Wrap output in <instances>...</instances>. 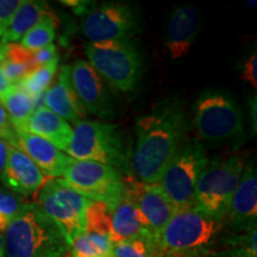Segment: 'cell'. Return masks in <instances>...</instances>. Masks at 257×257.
<instances>
[{
    "mask_svg": "<svg viewBox=\"0 0 257 257\" xmlns=\"http://www.w3.org/2000/svg\"><path fill=\"white\" fill-rule=\"evenodd\" d=\"M137 27L134 9L123 3H104L83 18L81 30L91 43L128 40Z\"/></svg>",
    "mask_w": 257,
    "mask_h": 257,
    "instance_id": "11",
    "label": "cell"
},
{
    "mask_svg": "<svg viewBox=\"0 0 257 257\" xmlns=\"http://www.w3.org/2000/svg\"><path fill=\"white\" fill-rule=\"evenodd\" d=\"M86 237L105 257H113L114 244L111 238V210L107 204L92 201L85 216Z\"/></svg>",
    "mask_w": 257,
    "mask_h": 257,
    "instance_id": "22",
    "label": "cell"
},
{
    "mask_svg": "<svg viewBox=\"0 0 257 257\" xmlns=\"http://www.w3.org/2000/svg\"><path fill=\"white\" fill-rule=\"evenodd\" d=\"M140 236L154 237L148 229L146 220L138 211L136 205L124 194L119 202L111 211L112 242L117 244Z\"/></svg>",
    "mask_w": 257,
    "mask_h": 257,
    "instance_id": "20",
    "label": "cell"
},
{
    "mask_svg": "<svg viewBox=\"0 0 257 257\" xmlns=\"http://www.w3.org/2000/svg\"><path fill=\"white\" fill-rule=\"evenodd\" d=\"M225 220L236 232H246L256 227L257 174L253 163L244 167Z\"/></svg>",
    "mask_w": 257,
    "mask_h": 257,
    "instance_id": "15",
    "label": "cell"
},
{
    "mask_svg": "<svg viewBox=\"0 0 257 257\" xmlns=\"http://www.w3.org/2000/svg\"><path fill=\"white\" fill-rule=\"evenodd\" d=\"M4 46H5V44H4ZM3 59H4V48L0 50V96L4 94V93L8 92L12 86L11 83H10L8 80H6V78L4 76V73H3V69H2Z\"/></svg>",
    "mask_w": 257,
    "mask_h": 257,
    "instance_id": "36",
    "label": "cell"
},
{
    "mask_svg": "<svg viewBox=\"0 0 257 257\" xmlns=\"http://www.w3.org/2000/svg\"><path fill=\"white\" fill-rule=\"evenodd\" d=\"M257 54L256 51H253L251 55L249 56V59L244 62L243 66V73L240 75V79L244 81H248L253 88H257Z\"/></svg>",
    "mask_w": 257,
    "mask_h": 257,
    "instance_id": "34",
    "label": "cell"
},
{
    "mask_svg": "<svg viewBox=\"0 0 257 257\" xmlns=\"http://www.w3.org/2000/svg\"><path fill=\"white\" fill-rule=\"evenodd\" d=\"M67 155L78 161H91L117 169L128 175V157L124 140L115 125L96 120L74 124L73 137Z\"/></svg>",
    "mask_w": 257,
    "mask_h": 257,
    "instance_id": "4",
    "label": "cell"
},
{
    "mask_svg": "<svg viewBox=\"0 0 257 257\" xmlns=\"http://www.w3.org/2000/svg\"><path fill=\"white\" fill-rule=\"evenodd\" d=\"M4 56L5 59L15 61V62L24 63L35 68L34 55L32 51H29L21 46L19 43H9L4 46Z\"/></svg>",
    "mask_w": 257,
    "mask_h": 257,
    "instance_id": "30",
    "label": "cell"
},
{
    "mask_svg": "<svg viewBox=\"0 0 257 257\" xmlns=\"http://www.w3.org/2000/svg\"><path fill=\"white\" fill-rule=\"evenodd\" d=\"M223 224L195 207L176 211L157 237L160 255L204 257L216 242Z\"/></svg>",
    "mask_w": 257,
    "mask_h": 257,
    "instance_id": "3",
    "label": "cell"
},
{
    "mask_svg": "<svg viewBox=\"0 0 257 257\" xmlns=\"http://www.w3.org/2000/svg\"><path fill=\"white\" fill-rule=\"evenodd\" d=\"M3 48H4V44H3V43H2V42H0V50H2V49H3Z\"/></svg>",
    "mask_w": 257,
    "mask_h": 257,
    "instance_id": "40",
    "label": "cell"
},
{
    "mask_svg": "<svg viewBox=\"0 0 257 257\" xmlns=\"http://www.w3.org/2000/svg\"><path fill=\"white\" fill-rule=\"evenodd\" d=\"M24 205L23 197L5 187H0V232L6 230L10 221L17 216Z\"/></svg>",
    "mask_w": 257,
    "mask_h": 257,
    "instance_id": "27",
    "label": "cell"
},
{
    "mask_svg": "<svg viewBox=\"0 0 257 257\" xmlns=\"http://www.w3.org/2000/svg\"><path fill=\"white\" fill-rule=\"evenodd\" d=\"M243 169L244 162L239 156L207 163L195 186L194 207L224 223Z\"/></svg>",
    "mask_w": 257,
    "mask_h": 257,
    "instance_id": "5",
    "label": "cell"
},
{
    "mask_svg": "<svg viewBox=\"0 0 257 257\" xmlns=\"http://www.w3.org/2000/svg\"><path fill=\"white\" fill-rule=\"evenodd\" d=\"M207 163L204 146L194 141L182 143L167 166L157 186L162 189L176 211L194 207L195 186Z\"/></svg>",
    "mask_w": 257,
    "mask_h": 257,
    "instance_id": "7",
    "label": "cell"
},
{
    "mask_svg": "<svg viewBox=\"0 0 257 257\" xmlns=\"http://www.w3.org/2000/svg\"><path fill=\"white\" fill-rule=\"evenodd\" d=\"M23 0H0V38L8 27L10 19Z\"/></svg>",
    "mask_w": 257,
    "mask_h": 257,
    "instance_id": "31",
    "label": "cell"
},
{
    "mask_svg": "<svg viewBox=\"0 0 257 257\" xmlns=\"http://www.w3.org/2000/svg\"><path fill=\"white\" fill-rule=\"evenodd\" d=\"M213 257H234V256L231 255L229 251H224V252L216 253V255H213Z\"/></svg>",
    "mask_w": 257,
    "mask_h": 257,
    "instance_id": "39",
    "label": "cell"
},
{
    "mask_svg": "<svg viewBox=\"0 0 257 257\" xmlns=\"http://www.w3.org/2000/svg\"><path fill=\"white\" fill-rule=\"evenodd\" d=\"M36 204L55 223L69 245L85 231V216L92 200L61 178L48 179L37 193Z\"/></svg>",
    "mask_w": 257,
    "mask_h": 257,
    "instance_id": "8",
    "label": "cell"
},
{
    "mask_svg": "<svg viewBox=\"0 0 257 257\" xmlns=\"http://www.w3.org/2000/svg\"><path fill=\"white\" fill-rule=\"evenodd\" d=\"M57 67H59V60L43 64V66L35 67L28 74H25L17 85L21 86L32 99L37 98V96L44 94L47 89L50 87L54 76L57 72Z\"/></svg>",
    "mask_w": 257,
    "mask_h": 257,
    "instance_id": "24",
    "label": "cell"
},
{
    "mask_svg": "<svg viewBox=\"0 0 257 257\" xmlns=\"http://www.w3.org/2000/svg\"><path fill=\"white\" fill-rule=\"evenodd\" d=\"M10 143L0 138V179H2L3 173H4L6 161H8Z\"/></svg>",
    "mask_w": 257,
    "mask_h": 257,
    "instance_id": "35",
    "label": "cell"
},
{
    "mask_svg": "<svg viewBox=\"0 0 257 257\" xmlns=\"http://www.w3.org/2000/svg\"><path fill=\"white\" fill-rule=\"evenodd\" d=\"M72 85L86 112L99 118H111L113 108L99 74L88 62L78 60L70 67Z\"/></svg>",
    "mask_w": 257,
    "mask_h": 257,
    "instance_id": "13",
    "label": "cell"
},
{
    "mask_svg": "<svg viewBox=\"0 0 257 257\" xmlns=\"http://www.w3.org/2000/svg\"><path fill=\"white\" fill-rule=\"evenodd\" d=\"M57 23V18H44L22 37L19 44L32 53L50 46L55 40Z\"/></svg>",
    "mask_w": 257,
    "mask_h": 257,
    "instance_id": "25",
    "label": "cell"
},
{
    "mask_svg": "<svg viewBox=\"0 0 257 257\" xmlns=\"http://www.w3.org/2000/svg\"><path fill=\"white\" fill-rule=\"evenodd\" d=\"M0 138L16 146V128L12 125L8 112L0 105Z\"/></svg>",
    "mask_w": 257,
    "mask_h": 257,
    "instance_id": "32",
    "label": "cell"
},
{
    "mask_svg": "<svg viewBox=\"0 0 257 257\" xmlns=\"http://www.w3.org/2000/svg\"><path fill=\"white\" fill-rule=\"evenodd\" d=\"M249 111H250V119H251V125H252L253 134H256V131H257V117H256L257 106H256V95H253L252 98L249 100Z\"/></svg>",
    "mask_w": 257,
    "mask_h": 257,
    "instance_id": "37",
    "label": "cell"
},
{
    "mask_svg": "<svg viewBox=\"0 0 257 257\" xmlns=\"http://www.w3.org/2000/svg\"><path fill=\"white\" fill-rule=\"evenodd\" d=\"M157 240L150 236H140L114 244L113 257H159Z\"/></svg>",
    "mask_w": 257,
    "mask_h": 257,
    "instance_id": "26",
    "label": "cell"
},
{
    "mask_svg": "<svg viewBox=\"0 0 257 257\" xmlns=\"http://www.w3.org/2000/svg\"><path fill=\"white\" fill-rule=\"evenodd\" d=\"M48 17L56 18V16L47 3L23 0L10 19L0 42L3 44H9L21 41L30 29Z\"/></svg>",
    "mask_w": 257,
    "mask_h": 257,
    "instance_id": "21",
    "label": "cell"
},
{
    "mask_svg": "<svg viewBox=\"0 0 257 257\" xmlns=\"http://www.w3.org/2000/svg\"><path fill=\"white\" fill-rule=\"evenodd\" d=\"M0 257H4V234L0 233Z\"/></svg>",
    "mask_w": 257,
    "mask_h": 257,
    "instance_id": "38",
    "label": "cell"
},
{
    "mask_svg": "<svg viewBox=\"0 0 257 257\" xmlns=\"http://www.w3.org/2000/svg\"><path fill=\"white\" fill-rule=\"evenodd\" d=\"M22 131L49 141L61 152H67L73 137V127L68 121L62 119L46 106H40L34 111Z\"/></svg>",
    "mask_w": 257,
    "mask_h": 257,
    "instance_id": "19",
    "label": "cell"
},
{
    "mask_svg": "<svg viewBox=\"0 0 257 257\" xmlns=\"http://www.w3.org/2000/svg\"><path fill=\"white\" fill-rule=\"evenodd\" d=\"M70 187L92 201L107 204L112 211L124 195V175L117 169L70 157L63 172Z\"/></svg>",
    "mask_w": 257,
    "mask_h": 257,
    "instance_id": "10",
    "label": "cell"
},
{
    "mask_svg": "<svg viewBox=\"0 0 257 257\" xmlns=\"http://www.w3.org/2000/svg\"><path fill=\"white\" fill-rule=\"evenodd\" d=\"M69 253L72 257H105L85 233H81L73 240Z\"/></svg>",
    "mask_w": 257,
    "mask_h": 257,
    "instance_id": "28",
    "label": "cell"
},
{
    "mask_svg": "<svg viewBox=\"0 0 257 257\" xmlns=\"http://www.w3.org/2000/svg\"><path fill=\"white\" fill-rule=\"evenodd\" d=\"M70 245L36 202H25L4 234V257H66Z\"/></svg>",
    "mask_w": 257,
    "mask_h": 257,
    "instance_id": "2",
    "label": "cell"
},
{
    "mask_svg": "<svg viewBox=\"0 0 257 257\" xmlns=\"http://www.w3.org/2000/svg\"><path fill=\"white\" fill-rule=\"evenodd\" d=\"M16 146L21 148L46 176L60 178L68 165L70 157L36 135L16 128Z\"/></svg>",
    "mask_w": 257,
    "mask_h": 257,
    "instance_id": "17",
    "label": "cell"
},
{
    "mask_svg": "<svg viewBox=\"0 0 257 257\" xmlns=\"http://www.w3.org/2000/svg\"><path fill=\"white\" fill-rule=\"evenodd\" d=\"M46 107L66 121L76 124L87 117L83 106L74 91L70 79V66H62L57 73L55 82L44 93Z\"/></svg>",
    "mask_w": 257,
    "mask_h": 257,
    "instance_id": "18",
    "label": "cell"
},
{
    "mask_svg": "<svg viewBox=\"0 0 257 257\" xmlns=\"http://www.w3.org/2000/svg\"><path fill=\"white\" fill-rule=\"evenodd\" d=\"M2 106L8 112L10 120L17 130H23L35 111L34 99L21 86L12 85L8 92L0 96Z\"/></svg>",
    "mask_w": 257,
    "mask_h": 257,
    "instance_id": "23",
    "label": "cell"
},
{
    "mask_svg": "<svg viewBox=\"0 0 257 257\" xmlns=\"http://www.w3.org/2000/svg\"><path fill=\"white\" fill-rule=\"evenodd\" d=\"M187 117L179 101L165 100L137 120L136 146L131 170L138 181L157 185L170 161L182 146Z\"/></svg>",
    "mask_w": 257,
    "mask_h": 257,
    "instance_id": "1",
    "label": "cell"
},
{
    "mask_svg": "<svg viewBox=\"0 0 257 257\" xmlns=\"http://www.w3.org/2000/svg\"><path fill=\"white\" fill-rule=\"evenodd\" d=\"M2 69L6 80H8L11 85H16V83L21 81L25 74H28L34 68H32L31 66H29V64L15 62V61L5 59L4 56V59L2 61Z\"/></svg>",
    "mask_w": 257,
    "mask_h": 257,
    "instance_id": "29",
    "label": "cell"
},
{
    "mask_svg": "<svg viewBox=\"0 0 257 257\" xmlns=\"http://www.w3.org/2000/svg\"><path fill=\"white\" fill-rule=\"evenodd\" d=\"M194 124L198 136L208 142H220L243 133V117L237 102L229 94L207 91L194 106Z\"/></svg>",
    "mask_w": 257,
    "mask_h": 257,
    "instance_id": "9",
    "label": "cell"
},
{
    "mask_svg": "<svg viewBox=\"0 0 257 257\" xmlns=\"http://www.w3.org/2000/svg\"><path fill=\"white\" fill-rule=\"evenodd\" d=\"M48 179L21 148L10 144L8 161L0 179L6 189L21 197H31L38 193Z\"/></svg>",
    "mask_w": 257,
    "mask_h": 257,
    "instance_id": "14",
    "label": "cell"
},
{
    "mask_svg": "<svg viewBox=\"0 0 257 257\" xmlns=\"http://www.w3.org/2000/svg\"><path fill=\"white\" fill-rule=\"evenodd\" d=\"M124 194L133 200L146 220L150 233L157 239L176 210L157 185H148L131 175L124 176Z\"/></svg>",
    "mask_w": 257,
    "mask_h": 257,
    "instance_id": "12",
    "label": "cell"
},
{
    "mask_svg": "<svg viewBox=\"0 0 257 257\" xmlns=\"http://www.w3.org/2000/svg\"><path fill=\"white\" fill-rule=\"evenodd\" d=\"M89 64L112 87L131 92L142 72V61L135 44L128 40L89 43L86 47Z\"/></svg>",
    "mask_w": 257,
    "mask_h": 257,
    "instance_id": "6",
    "label": "cell"
},
{
    "mask_svg": "<svg viewBox=\"0 0 257 257\" xmlns=\"http://www.w3.org/2000/svg\"><path fill=\"white\" fill-rule=\"evenodd\" d=\"M34 55V64L35 67L43 66V64H48L53 61L59 60V51L55 44H50L46 48H42V49L34 51L32 53Z\"/></svg>",
    "mask_w": 257,
    "mask_h": 257,
    "instance_id": "33",
    "label": "cell"
},
{
    "mask_svg": "<svg viewBox=\"0 0 257 257\" xmlns=\"http://www.w3.org/2000/svg\"><path fill=\"white\" fill-rule=\"evenodd\" d=\"M200 16L194 6L182 5L173 10L166 30L165 46L174 60L187 55L198 36Z\"/></svg>",
    "mask_w": 257,
    "mask_h": 257,
    "instance_id": "16",
    "label": "cell"
}]
</instances>
